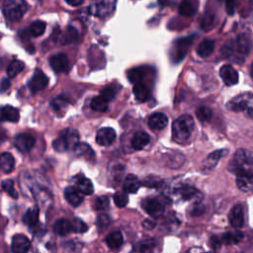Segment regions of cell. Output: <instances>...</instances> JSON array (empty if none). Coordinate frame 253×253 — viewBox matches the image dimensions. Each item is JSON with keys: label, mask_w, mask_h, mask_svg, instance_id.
Returning <instances> with one entry per match:
<instances>
[{"label": "cell", "mask_w": 253, "mask_h": 253, "mask_svg": "<svg viewBox=\"0 0 253 253\" xmlns=\"http://www.w3.org/2000/svg\"><path fill=\"white\" fill-rule=\"evenodd\" d=\"M195 123L190 115H182L177 118L172 125L173 139L178 143H183L191 137Z\"/></svg>", "instance_id": "1"}, {"label": "cell", "mask_w": 253, "mask_h": 253, "mask_svg": "<svg viewBox=\"0 0 253 253\" xmlns=\"http://www.w3.org/2000/svg\"><path fill=\"white\" fill-rule=\"evenodd\" d=\"M79 145V134L76 130L66 129L63 130L59 137L53 141L52 147L57 152H65L72 151Z\"/></svg>", "instance_id": "2"}, {"label": "cell", "mask_w": 253, "mask_h": 253, "mask_svg": "<svg viewBox=\"0 0 253 253\" xmlns=\"http://www.w3.org/2000/svg\"><path fill=\"white\" fill-rule=\"evenodd\" d=\"M228 109L234 112H243L253 119V94L242 93L228 103Z\"/></svg>", "instance_id": "3"}, {"label": "cell", "mask_w": 253, "mask_h": 253, "mask_svg": "<svg viewBox=\"0 0 253 253\" xmlns=\"http://www.w3.org/2000/svg\"><path fill=\"white\" fill-rule=\"evenodd\" d=\"M27 3L24 0H8L3 6L5 17L9 21H19L27 11Z\"/></svg>", "instance_id": "4"}, {"label": "cell", "mask_w": 253, "mask_h": 253, "mask_svg": "<svg viewBox=\"0 0 253 253\" xmlns=\"http://www.w3.org/2000/svg\"><path fill=\"white\" fill-rule=\"evenodd\" d=\"M116 3L117 0H93L89 5V13L100 18L108 17L114 12Z\"/></svg>", "instance_id": "5"}, {"label": "cell", "mask_w": 253, "mask_h": 253, "mask_svg": "<svg viewBox=\"0 0 253 253\" xmlns=\"http://www.w3.org/2000/svg\"><path fill=\"white\" fill-rule=\"evenodd\" d=\"M232 164L236 169V173L250 170V167L253 166V152L247 150H238L234 154Z\"/></svg>", "instance_id": "6"}, {"label": "cell", "mask_w": 253, "mask_h": 253, "mask_svg": "<svg viewBox=\"0 0 253 253\" xmlns=\"http://www.w3.org/2000/svg\"><path fill=\"white\" fill-rule=\"evenodd\" d=\"M50 65L55 73L61 74L68 72L70 68V61L66 54L57 53L50 58Z\"/></svg>", "instance_id": "7"}, {"label": "cell", "mask_w": 253, "mask_h": 253, "mask_svg": "<svg viewBox=\"0 0 253 253\" xmlns=\"http://www.w3.org/2000/svg\"><path fill=\"white\" fill-rule=\"evenodd\" d=\"M14 146L21 152H29L35 146V139L29 134H20L15 137Z\"/></svg>", "instance_id": "8"}, {"label": "cell", "mask_w": 253, "mask_h": 253, "mask_svg": "<svg viewBox=\"0 0 253 253\" xmlns=\"http://www.w3.org/2000/svg\"><path fill=\"white\" fill-rule=\"evenodd\" d=\"M49 83V78L47 76L40 70H37L33 76V77L29 81V88L32 92H39L47 87Z\"/></svg>", "instance_id": "9"}, {"label": "cell", "mask_w": 253, "mask_h": 253, "mask_svg": "<svg viewBox=\"0 0 253 253\" xmlns=\"http://www.w3.org/2000/svg\"><path fill=\"white\" fill-rule=\"evenodd\" d=\"M237 187L243 192H249L253 190V172L251 170L240 171L236 178Z\"/></svg>", "instance_id": "10"}, {"label": "cell", "mask_w": 253, "mask_h": 253, "mask_svg": "<svg viewBox=\"0 0 253 253\" xmlns=\"http://www.w3.org/2000/svg\"><path fill=\"white\" fill-rule=\"evenodd\" d=\"M31 247V242L24 234H16L11 241V250L13 253H27Z\"/></svg>", "instance_id": "11"}, {"label": "cell", "mask_w": 253, "mask_h": 253, "mask_svg": "<svg viewBox=\"0 0 253 253\" xmlns=\"http://www.w3.org/2000/svg\"><path fill=\"white\" fill-rule=\"evenodd\" d=\"M144 210L152 217L157 218L164 212V206L156 199L148 198L143 202Z\"/></svg>", "instance_id": "12"}, {"label": "cell", "mask_w": 253, "mask_h": 253, "mask_svg": "<svg viewBox=\"0 0 253 253\" xmlns=\"http://www.w3.org/2000/svg\"><path fill=\"white\" fill-rule=\"evenodd\" d=\"M116 132L112 128H102L98 131L96 136V142L102 147L111 146L116 140Z\"/></svg>", "instance_id": "13"}, {"label": "cell", "mask_w": 253, "mask_h": 253, "mask_svg": "<svg viewBox=\"0 0 253 253\" xmlns=\"http://www.w3.org/2000/svg\"><path fill=\"white\" fill-rule=\"evenodd\" d=\"M228 221L235 228H240L244 225V210L241 205H235L229 211Z\"/></svg>", "instance_id": "14"}, {"label": "cell", "mask_w": 253, "mask_h": 253, "mask_svg": "<svg viewBox=\"0 0 253 253\" xmlns=\"http://www.w3.org/2000/svg\"><path fill=\"white\" fill-rule=\"evenodd\" d=\"M220 76L226 85L228 86H232L235 85L238 82V74L237 72L229 65H225L222 67L220 71Z\"/></svg>", "instance_id": "15"}, {"label": "cell", "mask_w": 253, "mask_h": 253, "mask_svg": "<svg viewBox=\"0 0 253 253\" xmlns=\"http://www.w3.org/2000/svg\"><path fill=\"white\" fill-rule=\"evenodd\" d=\"M252 49L251 39L244 34H239L235 39V50L236 51L242 55L246 56L249 54Z\"/></svg>", "instance_id": "16"}, {"label": "cell", "mask_w": 253, "mask_h": 253, "mask_svg": "<svg viewBox=\"0 0 253 253\" xmlns=\"http://www.w3.org/2000/svg\"><path fill=\"white\" fill-rule=\"evenodd\" d=\"M193 42V37H187L184 39H180L175 43V53L174 59L176 61H180L186 55L188 49L190 48Z\"/></svg>", "instance_id": "17"}, {"label": "cell", "mask_w": 253, "mask_h": 253, "mask_svg": "<svg viewBox=\"0 0 253 253\" xmlns=\"http://www.w3.org/2000/svg\"><path fill=\"white\" fill-rule=\"evenodd\" d=\"M83 194L76 187L69 186L65 190V197L73 207H78L83 202Z\"/></svg>", "instance_id": "18"}, {"label": "cell", "mask_w": 253, "mask_h": 253, "mask_svg": "<svg viewBox=\"0 0 253 253\" xmlns=\"http://www.w3.org/2000/svg\"><path fill=\"white\" fill-rule=\"evenodd\" d=\"M168 124V118L163 113H154L149 119V126L153 131L163 130Z\"/></svg>", "instance_id": "19"}, {"label": "cell", "mask_w": 253, "mask_h": 253, "mask_svg": "<svg viewBox=\"0 0 253 253\" xmlns=\"http://www.w3.org/2000/svg\"><path fill=\"white\" fill-rule=\"evenodd\" d=\"M36 253H55V243L51 238L40 237L35 243Z\"/></svg>", "instance_id": "20"}, {"label": "cell", "mask_w": 253, "mask_h": 253, "mask_svg": "<svg viewBox=\"0 0 253 253\" xmlns=\"http://www.w3.org/2000/svg\"><path fill=\"white\" fill-rule=\"evenodd\" d=\"M20 119L19 111L12 106H5L0 108V122L16 123Z\"/></svg>", "instance_id": "21"}, {"label": "cell", "mask_w": 253, "mask_h": 253, "mask_svg": "<svg viewBox=\"0 0 253 253\" xmlns=\"http://www.w3.org/2000/svg\"><path fill=\"white\" fill-rule=\"evenodd\" d=\"M141 181L139 178L134 175V174H129L126 177L125 182H124V190L126 193L135 194L139 191V189L141 187Z\"/></svg>", "instance_id": "22"}, {"label": "cell", "mask_w": 253, "mask_h": 253, "mask_svg": "<svg viewBox=\"0 0 253 253\" xmlns=\"http://www.w3.org/2000/svg\"><path fill=\"white\" fill-rule=\"evenodd\" d=\"M76 188L83 195H91L93 193V184L91 180L86 178L84 175H77L76 177Z\"/></svg>", "instance_id": "23"}, {"label": "cell", "mask_w": 253, "mask_h": 253, "mask_svg": "<svg viewBox=\"0 0 253 253\" xmlns=\"http://www.w3.org/2000/svg\"><path fill=\"white\" fill-rule=\"evenodd\" d=\"M53 231L59 236H66L73 231V225L67 219H60L53 225Z\"/></svg>", "instance_id": "24"}, {"label": "cell", "mask_w": 253, "mask_h": 253, "mask_svg": "<svg viewBox=\"0 0 253 253\" xmlns=\"http://www.w3.org/2000/svg\"><path fill=\"white\" fill-rule=\"evenodd\" d=\"M150 141H151V138L149 134H147L146 132L140 131L135 134L132 140V147L136 151H141L150 144Z\"/></svg>", "instance_id": "25"}, {"label": "cell", "mask_w": 253, "mask_h": 253, "mask_svg": "<svg viewBox=\"0 0 253 253\" xmlns=\"http://www.w3.org/2000/svg\"><path fill=\"white\" fill-rule=\"evenodd\" d=\"M243 237H244L243 233L241 231L235 229V230H231V231H228V232L224 233L221 240H222V243H224V244L233 245V244L239 243L243 239Z\"/></svg>", "instance_id": "26"}, {"label": "cell", "mask_w": 253, "mask_h": 253, "mask_svg": "<svg viewBox=\"0 0 253 253\" xmlns=\"http://www.w3.org/2000/svg\"><path fill=\"white\" fill-rule=\"evenodd\" d=\"M15 160L12 154L9 152H4L0 155V169L4 173H10L14 170Z\"/></svg>", "instance_id": "27"}, {"label": "cell", "mask_w": 253, "mask_h": 253, "mask_svg": "<svg viewBox=\"0 0 253 253\" xmlns=\"http://www.w3.org/2000/svg\"><path fill=\"white\" fill-rule=\"evenodd\" d=\"M215 50V42L210 39H206L202 41L197 49V53L201 57H208L213 53Z\"/></svg>", "instance_id": "28"}, {"label": "cell", "mask_w": 253, "mask_h": 253, "mask_svg": "<svg viewBox=\"0 0 253 253\" xmlns=\"http://www.w3.org/2000/svg\"><path fill=\"white\" fill-rule=\"evenodd\" d=\"M197 6L192 0H183L179 6V12L182 16L191 17L196 13Z\"/></svg>", "instance_id": "29"}, {"label": "cell", "mask_w": 253, "mask_h": 253, "mask_svg": "<svg viewBox=\"0 0 253 253\" xmlns=\"http://www.w3.org/2000/svg\"><path fill=\"white\" fill-rule=\"evenodd\" d=\"M134 95L136 97V99L140 102H145L147 101L150 96H151V91L148 88V86L146 84L142 83H137L134 86Z\"/></svg>", "instance_id": "30"}, {"label": "cell", "mask_w": 253, "mask_h": 253, "mask_svg": "<svg viewBox=\"0 0 253 253\" xmlns=\"http://www.w3.org/2000/svg\"><path fill=\"white\" fill-rule=\"evenodd\" d=\"M124 237L121 231H113L106 237V243L111 249H118L123 245Z\"/></svg>", "instance_id": "31"}, {"label": "cell", "mask_w": 253, "mask_h": 253, "mask_svg": "<svg viewBox=\"0 0 253 253\" xmlns=\"http://www.w3.org/2000/svg\"><path fill=\"white\" fill-rule=\"evenodd\" d=\"M23 222L31 228L36 227L39 224V210L36 208L29 209L23 217Z\"/></svg>", "instance_id": "32"}, {"label": "cell", "mask_w": 253, "mask_h": 253, "mask_svg": "<svg viewBox=\"0 0 253 253\" xmlns=\"http://www.w3.org/2000/svg\"><path fill=\"white\" fill-rule=\"evenodd\" d=\"M146 76V70L143 68H136L128 73V78L131 82L137 84L142 83Z\"/></svg>", "instance_id": "33"}, {"label": "cell", "mask_w": 253, "mask_h": 253, "mask_svg": "<svg viewBox=\"0 0 253 253\" xmlns=\"http://www.w3.org/2000/svg\"><path fill=\"white\" fill-rule=\"evenodd\" d=\"M228 154V151L227 150H219V151H216L214 152H212L207 160H206V165L207 167H210V168H213L216 166V164L218 163V161L225 155Z\"/></svg>", "instance_id": "34"}, {"label": "cell", "mask_w": 253, "mask_h": 253, "mask_svg": "<svg viewBox=\"0 0 253 253\" xmlns=\"http://www.w3.org/2000/svg\"><path fill=\"white\" fill-rule=\"evenodd\" d=\"M177 193L182 197L183 200H191L198 194V191L193 187L182 186L177 190Z\"/></svg>", "instance_id": "35"}, {"label": "cell", "mask_w": 253, "mask_h": 253, "mask_svg": "<svg viewBox=\"0 0 253 253\" xmlns=\"http://www.w3.org/2000/svg\"><path fill=\"white\" fill-rule=\"evenodd\" d=\"M24 68H25V65H24L23 61L13 60L7 69V75L10 78H13L17 75H19L24 70Z\"/></svg>", "instance_id": "36"}, {"label": "cell", "mask_w": 253, "mask_h": 253, "mask_svg": "<svg viewBox=\"0 0 253 253\" xmlns=\"http://www.w3.org/2000/svg\"><path fill=\"white\" fill-rule=\"evenodd\" d=\"M90 107L92 110L99 112V113H104L108 110V102L103 99L101 96H97L92 99L90 103Z\"/></svg>", "instance_id": "37"}, {"label": "cell", "mask_w": 253, "mask_h": 253, "mask_svg": "<svg viewBox=\"0 0 253 253\" xmlns=\"http://www.w3.org/2000/svg\"><path fill=\"white\" fill-rule=\"evenodd\" d=\"M46 26L47 25L44 21L38 20V21L32 23V25L29 28V32L33 37H40L45 33Z\"/></svg>", "instance_id": "38"}, {"label": "cell", "mask_w": 253, "mask_h": 253, "mask_svg": "<svg viewBox=\"0 0 253 253\" xmlns=\"http://www.w3.org/2000/svg\"><path fill=\"white\" fill-rule=\"evenodd\" d=\"M75 152L78 156H84V157H94V152L92 149L86 145V144H79L76 149Z\"/></svg>", "instance_id": "39"}, {"label": "cell", "mask_w": 253, "mask_h": 253, "mask_svg": "<svg viewBox=\"0 0 253 253\" xmlns=\"http://www.w3.org/2000/svg\"><path fill=\"white\" fill-rule=\"evenodd\" d=\"M68 105H69V100L65 96H57L51 102V106L56 112H60L63 109H66Z\"/></svg>", "instance_id": "40"}, {"label": "cell", "mask_w": 253, "mask_h": 253, "mask_svg": "<svg viewBox=\"0 0 253 253\" xmlns=\"http://www.w3.org/2000/svg\"><path fill=\"white\" fill-rule=\"evenodd\" d=\"M212 115H213L212 111L208 107H205V106L198 108L196 111V116H197L198 120L202 123L209 122L212 119Z\"/></svg>", "instance_id": "41"}, {"label": "cell", "mask_w": 253, "mask_h": 253, "mask_svg": "<svg viewBox=\"0 0 253 253\" xmlns=\"http://www.w3.org/2000/svg\"><path fill=\"white\" fill-rule=\"evenodd\" d=\"M2 189H3V191H5L10 197H12L14 199L18 198V192L14 188V182L12 180H10V179L4 180L2 182Z\"/></svg>", "instance_id": "42"}, {"label": "cell", "mask_w": 253, "mask_h": 253, "mask_svg": "<svg viewBox=\"0 0 253 253\" xmlns=\"http://www.w3.org/2000/svg\"><path fill=\"white\" fill-rule=\"evenodd\" d=\"M114 202L118 208H124L129 203V197L125 192H117L114 195Z\"/></svg>", "instance_id": "43"}, {"label": "cell", "mask_w": 253, "mask_h": 253, "mask_svg": "<svg viewBox=\"0 0 253 253\" xmlns=\"http://www.w3.org/2000/svg\"><path fill=\"white\" fill-rule=\"evenodd\" d=\"M234 51H235V41L230 40V41L227 42V43L224 45V47H223L222 50H221V53H222V56H223V57L227 58V57L231 56V55L233 54Z\"/></svg>", "instance_id": "44"}, {"label": "cell", "mask_w": 253, "mask_h": 253, "mask_svg": "<svg viewBox=\"0 0 253 253\" xmlns=\"http://www.w3.org/2000/svg\"><path fill=\"white\" fill-rule=\"evenodd\" d=\"M155 241L153 239H147L140 244L141 253H154Z\"/></svg>", "instance_id": "45"}, {"label": "cell", "mask_w": 253, "mask_h": 253, "mask_svg": "<svg viewBox=\"0 0 253 253\" xmlns=\"http://www.w3.org/2000/svg\"><path fill=\"white\" fill-rule=\"evenodd\" d=\"M72 225H73V231H75L76 233H83V232H86L88 229L87 225L78 218L75 219L74 222L72 223Z\"/></svg>", "instance_id": "46"}, {"label": "cell", "mask_w": 253, "mask_h": 253, "mask_svg": "<svg viewBox=\"0 0 253 253\" xmlns=\"http://www.w3.org/2000/svg\"><path fill=\"white\" fill-rule=\"evenodd\" d=\"M95 209L98 210V211H103V210H106L109 206V198L106 197V196H101V197H98L95 201Z\"/></svg>", "instance_id": "47"}, {"label": "cell", "mask_w": 253, "mask_h": 253, "mask_svg": "<svg viewBox=\"0 0 253 253\" xmlns=\"http://www.w3.org/2000/svg\"><path fill=\"white\" fill-rule=\"evenodd\" d=\"M78 38V34L76 32V30L73 27H70L67 30V34L65 36V42L66 43H72V42H76Z\"/></svg>", "instance_id": "48"}, {"label": "cell", "mask_w": 253, "mask_h": 253, "mask_svg": "<svg viewBox=\"0 0 253 253\" xmlns=\"http://www.w3.org/2000/svg\"><path fill=\"white\" fill-rule=\"evenodd\" d=\"M100 96H101L103 99H105L107 102H109V101H111V100L114 99V97H115V91H114L113 88L108 87V88H105V89L102 90Z\"/></svg>", "instance_id": "49"}, {"label": "cell", "mask_w": 253, "mask_h": 253, "mask_svg": "<svg viewBox=\"0 0 253 253\" xmlns=\"http://www.w3.org/2000/svg\"><path fill=\"white\" fill-rule=\"evenodd\" d=\"M110 222H111V220L109 219L108 216L102 215V216H100V217L98 218V220H97V227H98L100 229L105 228H107V227L109 226Z\"/></svg>", "instance_id": "50"}, {"label": "cell", "mask_w": 253, "mask_h": 253, "mask_svg": "<svg viewBox=\"0 0 253 253\" xmlns=\"http://www.w3.org/2000/svg\"><path fill=\"white\" fill-rule=\"evenodd\" d=\"M161 180L157 177H149L148 179L145 180V185L149 186V187H157L161 184Z\"/></svg>", "instance_id": "51"}, {"label": "cell", "mask_w": 253, "mask_h": 253, "mask_svg": "<svg viewBox=\"0 0 253 253\" xmlns=\"http://www.w3.org/2000/svg\"><path fill=\"white\" fill-rule=\"evenodd\" d=\"M226 9L228 15H233L235 10V0H227L226 1Z\"/></svg>", "instance_id": "52"}, {"label": "cell", "mask_w": 253, "mask_h": 253, "mask_svg": "<svg viewBox=\"0 0 253 253\" xmlns=\"http://www.w3.org/2000/svg\"><path fill=\"white\" fill-rule=\"evenodd\" d=\"M11 86V82L9 79H3L0 83V92H4L7 89H9Z\"/></svg>", "instance_id": "53"}, {"label": "cell", "mask_w": 253, "mask_h": 253, "mask_svg": "<svg viewBox=\"0 0 253 253\" xmlns=\"http://www.w3.org/2000/svg\"><path fill=\"white\" fill-rule=\"evenodd\" d=\"M221 243H222V240H221V239H219L217 236H212V238H211V240H210V244H211V247H212V248H214V249L219 248L220 245H221Z\"/></svg>", "instance_id": "54"}, {"label": "cell", "mask_w": 253, "mask_h": 253, "mask_svg": "<svg viewBox=\"0 0 253 253\" xmlns=\"http://www.w3.org/2000/svg\"><path fill=\"white\" fill-rule=\"evenodd\" d=\"M66 2L71 6H79L84 2V0H66Z\"/></svg>", "instance_id": "55"}, {"label": "cell", "mask_w": 253, "mask_h": 253, "mask_svg": "<svg viewBox=\"0 0 253 253\" xmlns=\"http://www.w3.org/2000/svg\"><path fill=\"white\" fill-rule=\"evenodd\" d=\"M144 227L149 228V229H152V228H153L155 227V223L152 222V221H150V220H146L144 222Z\"/></svg>", "instance_id": "56"}, {"label": "cell", "mask_w": 253, "mask_h": 253, "mask_svg": "<svg viewBox=\"0 0 253 253\" xmlns=\"http://www.w3.org/2000/svg\"><path fill=\"white\" fill-rule=\"evenodd\" d=\"M250 75H251V76L253 78V63H252L251 67H250Z\"/></svg>", "instance_id": "57"}, {"label": "cell", "mask_w": 253, "mask_h": 253, "mask_svg": "<svg viewBox=\"0 0 253 253\" xmlns=\"http://www.w3.org/2000/svg\"><path fill=\"white\" fill-rule=\"evenodd\" d=\"M207 253H215V252H207Z\"/></svg>", "instance_id": "58"}]
</instances>
